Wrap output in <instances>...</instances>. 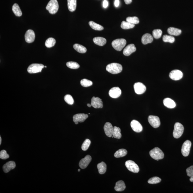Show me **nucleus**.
I'll list each match as a JSON object with an SVG mask.
<instances>
[{
  "label": "nucleus",
  "mask_w": 193,
  "mask_h": 193,
  "mask_svg": "<svg viewBox=\"0 0 193 193\" xmlns=\"http://www.w3.org/2000/svg\"><path fill=\"white\" fill-rule=\"evenodd\" d=\"M122 66L118 63H111L107 65L106 70L108 72L112 74H119L122 71Z\"/></svg>",
  "instance_id": "1"
},
{
  "label": "nucleus",
  "mask_w": 193,
  "mask_h": 193,
  "mask_svg": "<svg viewBox=\"0 0 193 193\" xmlns=\"http://www.w3.org/2000/svg\"><path fill=\"white\" fill-rule=\"evenodd\" d=\"M150 154L152 158L157 161L162 159L164 157V153L158 147H155L150 151Z\"/></svg>",
  "instance_id": "2"
},
{
  "label": "nucleus",
  "mask_w": 193,
  "mask_h": 193,
  "mask_svg": "<svg viewBox=\"0 0 193 193\" xmlns=\"http://www.w3.org/2000/svg\"><path fill=\"white\" fill-rule=\"evenodd\" d=\"M46 9L50 14H56L59 9V5L57 0H51L47 5Z\"/></svg>",
  "instance_id": "3"
},
{
  "label": "nucleus",
  "mask_w": 193,
  "mask_h": 193,
  "mask_svg": "<svg viewBox=\"0 0 193 193\" xmlns=\"http://www.w3.org/2000/svg\"><path fill=\"white\" fill-rule=\"evenodd\" d=\"M126 44V41L124 39H118L114 40L112 43L113 47L115 50L120 51L122 50Z\"/></svg>",
  "instance_id": "4"
},
{
  "label": "nucleus",
  "mask_w": 193,
  "mask_h": 193,
  "mask_svg": "<svg viewBox=\"0 0 193 193\" xmlns=\"http://www.w3.org/2000/svg\"><path fill=\"white\" fill-rule=\"evenodd\" d=\"M184 128L182 125L179 122H176L174 125L173 133L175 138L179 139L181 137L184 131Z\"/></svg>",
  "instance_id": "5"
},
{
  "label": "nucleus",
  "mask_w": 193,
  "mask_h": 193,
  "mask_svg": "<svg viewBox=\"0 0 193 193\" xmlns=\"http://www.w3.org/2000/svg\"><path fill=\"white\" fill-rule=\"evenodd\" d=\"M45 67L43 64L33 63L29 66L27 71L30 74H35L42 72V69Z\"/></svg>",
  "instance_id": "6"
},
{
  "label": "nucleus",
  "mask_w": 193,
  "mask_h": 193,
  "mask_svg": "<svg viewBox=\"0 0 193 193\" xmlns=\"http://www.w3.org/2000/svg\"><path fill=\"white\" fill-rule=\"evenodd\" d=\"M125 166L129 170L134 173H137L140 171L139 167L134 161L128 160L125 162Z\"/></svg>",
  "instance_id": "7"
},
{
  "label": "nucleus",
  "mask_w": 193,
  "mask_h": 193,
  "mask_svg": "<svg viewBox=\"0 0 193 193\" xmlns=\"http://www.w3.org/2000/svg\"><path fill=\"white\" fill-rule=\"evenodd\" d=\"M191 146V142L189 140H186L183 143L181 149V153L183 156H188L190 154Z\"/></svg>",
  "instance_id": "8"
},
{
  "label": "nucleus",
  "mask_w": 193,
  "mask_h": 193,
  "mask_svg": "<svg viewBox=\"0 0 193 193\" xmlns=\"http://www.w3.org/2000/svg\"><path fill=\"white\" fill-rule=\"evenodd\" d=\"M148 121L150 125L154 128H157L161 125L160 121L157 116L150 115L148 118Z\"/></svg>",
  "instance_id": "9"
},
{
  "label": "nucleus",
  "mask_w": 193,
  "mask_h": 193,
  "mask_svg": "<svg viewBox=\"0 0 193 193\" xmlns=\"http://www.w3.org/2000/svg\"><path fill=\"white\" fill-rule=\"evenodd\" d=\"M183 74L181 71L179 70H174L169 73V77L173 80L178 81L182 78Z\"/></svg>",
  "instance_id": "10"
},
{
  "label": "nucleus",
  "mask_w": 193,
  "mask_h": 193,
  "mask_svg": "<svg viewBox=\"0 0 193 193\" xmlns=\"http://www.w3.org/2000/svg\"><path fill=\"white\" fill-rule=\"evenodd\" d=\"M135 93L138 95H141L145 92L146 88L143 83L140 82L136 83L134 85Z\"/></svg>",
  "instance_id": "11"
},
{
  "label": "nucleus",
  "mask_w": 193,
  "mask_h": 193,
  "mask_svg": "<svg viewBox=\"0 0 193 193\" xmlns=\"http://www.w3.org/2000/svg\"><path fill=\"white\" fill-rule=\"evenodd\" d=\"M88 114H75L73 117V121L76 125L78 122H83L88 118Z\"/></svg>",
  "instance_id": "12"
},
{
  "label": "nucleus",
  "mask_w": 193,
  "mask_h": 193,
  "mask_svg": "<svg viewBox=\"0 0 193 193\" xmlns=\"http://www.w3.org/2000/svg\"><path fill=\"white\" fill-rule=\"evenodd\" d=\"M35 38V34L34 32L31 30H29L26 32L25 35V39L27 43H32L34 42Z\"/></svg>",
  "instance_id": "13"
},
{
  "label": "nucleus",
  "mask_w": 193,
  "mask_h": 193,
  "mask_svg": "<svg viewBox=\"0 0 193 193\" xmlns=\"http://www.w3.org/2000/svg\"><path fill=\"white\" fill-rule=\"evenodd\" d=\"M92 160L91 157L90 155H87L85 158L81 159L79 162V166L81 169H85L90 163Z\"/></svg>",
  "instance_id": "14"
},
{
  "label": "nucleus",
  "mask_w": 193,
  "mask_h": 193,
  "mask_svg": "<svg viewBox=\"0 0 193 193\" xmlns=\"http://www.w3.org/2000/svg\"><path fill=\"white\" fill-rule=\"evenodd\" d=\"M91 104L95 108H102L103 107V102L101 99L98 97L93 96L91 99Z\"/></svg>",
  "instance_id": "15"
},
{
  "label": "nucleus",
  "mask_w": 193,
  "mask_h": 193,
  "mask_svg": "<svg viewBox=\"0 0 193 193\" xmlns=\"http://www.w3.org/2000/svg\"><path fill=\"white\" fill-rule=\"evenodd\" d=\"M121 89L118 87H114L112 88L109 92V95L112 98H118L121 94Z\"/></svg>",
  "instance_id": "16"
},
{
  "label": "nucleus",
  "mask_w": 193,
  "mask_h": 193,
  "mask_svg": "<svg viewBox=\"0 0 193 193\" xmlns=\"http://www.w3.org/2000/svg\"><path fill=\"white\" fill-rule=\"evenodd\" d=\"M131 126L133 131L137 133L142 131V126L140 123L136 120H133L131 123Z\"/></svg>",
  "instance_id": "17"
},
{
  "label": "nucleus",
  "mask_w": 193,
  "mask_h": 193,
  "mask_svg": "<svg viewBox=\"0 0 193 193\" xmlns=\"http://www.w3.org/2000/svg\"><path fill=\"white\" fill-rule=\"evenodd\" d=\"M104 129L106 136L109 137H112L113 136L114 127L110 123H106L104 126Z\"/></svg>",
  "instance_id": "18"
},
{
  "label": "nucleus",
  "mask_w": 193,
  "mask_h": 193,
  "mask_svg": "<svg viewBox=\"0 0 193 193\" xmlns=\"http://www.w3.org/2000/svg\"><path fill=\"white\" fill-rule=\"evenodd\" d=\"M136 48L134 44H130L124 49L123 51V54L125 56H130L133 52L136 51Z\"/></svg>",
  "instance_id": "19"
},
{
  "label": "nucleus",
  "mask_w": 193,
  "mask_h": 193,
  "mask_svg": "<svg viewBox=\"0 0 193 193\" xmlns=\"http://www.w3.org/2000/svg\"><path fill=\"white\" fill-rule=\"evenodd\" d=\"M16 166V163L14 161H10L4 165L3 168L4 172L5 173H8L11 170L14 169Z\"/></svg>",
  "instance_id": "20"
},
{
  "label": "nucleus",
  "mask_w": 193,
  "mask_h": 193,
  "mask_svg": "<svg viewBox=\"0 0 193 193\" xmlns=\"http://www.w3.org/2000/svg\"><path fill=\"white\" fill-rule=\"evenodd\" d=\"M153 41V37L151 34L148 33L144 34L142 37V43L143 45L151 43Z\"/></svg>",
  "instance_id": "21"
},
{
  "label": "nucleus",
  "mask_w": 193,
  "mask_h": 193,
  "mask_svg": "<svg viewBox=\"0 0 193 193\" xmlns=\"http://www.w3.org/2000/svg\"><path fill=\"white\" fill-rule=\"evenodd\" d=\"M164 105L169 108H173L176 107V104L175 102L172 99L169 98H166L163 101Z\"/></svg>",
  "instance_id": "22"
},
{
  "label": "nucleus",
  "mask_w": 193,
  "mask_h": 193,
  "mask_svg": "<svg viewBox=\"0 0 193 193\" xmlns=\"http://www.w3.org/2000/svg\"><path fill=\"white\" fill-rule=\"evenodd\" d=\"M126 188L125 182L123 181H119L116 183L114 189L116 191L120 192L124 191Z\"/></svg>",
  "instance_id": "23"
},
{
  "label": "nucleus",
  "mask_w": 193,
  "mask_h": 193,
  "mask_svg": "<svg viewBox=\"0 0 193 193\" xmlns=\"http://www.w3.org/2000/svg\"><path fill=\"white\" fill-rule=\"evenodd\" d=\"M93 41L95 44L100 46L105 45L107 42L106 39L102 37H95L93 39Z\"/></svg>",
  "instance_id": "24"
},
{
  "label": "nucleus",
  "mask_w": 193,
  "mask_h": 193,
  "mask_svg": "<svg viewBox=\"0 0 193 193\" xmlns=\"http://www.w3.org/2000/svg\"><path fill=\"white\" fill-rule=\"evenodd\" d=\"M68 7L70 12L75 10L77 7V0H67Z\"/></svg>",
  "instance_id": "25"
},
{
  "label": "nucleus",
  "mask_w": 193,
  "mask_h": 193,
  "mask_svg": "<svg viewBox=\"0 0 193 193\" xmlns=\"http://www.w3.org/2000/svg\"><path fill=\"white\" fill-rule=\"evenodd\" d=\"M167 32L171 35L178 36L181 34L182 31L180 29L170 27L168 29Z\"/></svg>",
  "instance_id": "26"
},
{
  "label": "nucleus",
  "mask_w": 193,
  "mask_h": 193,
  "mask_svg": "<svg viewBox=\"0 0 193 193\" xmlns=\"http://www.w3.org/2000/svg\"><path fill=\"white\" fill-rule=\"evenodd\" d=\"M97 169L100 174H103L106 173L107 170V165L104 162H102L97 165Z\"/></svg>",
  "instance_id": "27"
},
{
  "label": "nucleus",
  "mask_w": 193,
  "mask_h": 193,
  "mask_svg": "<svg viewBox=\"0 0 193 193\" xmlns=\"http://www.w3.org/2000/svg\"><path fill=\"white\" fill-rule=\"evenodd\" d=\"M73 47L74 49L79 53H85L87 52L86 48L79 44H74Z\"/></svg>",
  "instance_id": "28"
},
{
  "label": "nucleus",
  "mask_w": 193,
  "mask_h": 193,
  "mask_svg": "<svg viewBox=\"0 0 193 193\" xmlns=\"http://www.w3.org/2000/svg\"><path fill=\"white\" fill-rule=\"evenodd\" d=\"M12 11L16 16H20L22 15L21 9L17 4L15 3L13 5Z\"/></svg>",
  "instance_id": "29"
},
{
  "label": "nucleus",
  "mask_w": 193,
  "mask_h": 193,
  "mask_svg": "<svg viewBox=\"0 0 193 193\" xmlns=\"http://www.w3.org/2000/svg\"><path fill=\"white\" fill-rule=\"evenodd\" d=\"M127 154V151L125 149H121L118 150L114 154V156L116 158H120L125 156Z\"/></svg>",
  "instance_id": "30"
},
{
  "label": "nucleus",
  "mask_w": 193,
  "mask_h": 193,
  "mask_svg": "<svg viewBox=\"0 0 193 193\" xmlns=\"http://www.w3.org/2000/svg\"><path fill=\"white\" fill-rule=\"evenodd\" d=\"M121 130L119 127L114 126V127L113 136L114 138L118 139H120L122 137V135L121 133Z\"/></svg>",
  "instance_id": "31"
},
{
  "label": "nucleus",
  "mask_w": 193,
  "mask_h": 193,
  "mask_svg": "<svg viewBox=\"0 0 193 193\" xmlns=\"http://www.w3.org/2000/svg\"><path fill=\"white\" fill-rule=\"evenodd\" d=\"M89 24L92 28L96 31H102L104 29L102 26L93 21L89 22Z\"/></svg>",
  "instance_id": "32"
},
{
  "label": "nucleus",
  "mask_w": 193,
  "mask_h": 193,
  "mask_svg": "<svg viewBox=\"0 0 193 193\" xmlns=\"http://www.w3.org/2000/svg\"><path fill=\"white\" fill-rule=\"evenodd\" d=\"M135 25L129 22H128L122 21L121 23V28L124 30H128L133 28Z\"/></svg>",
  "instance_id": "33"
},
{
  "label": "nucleus",
  "mask_w": 193,
  "mask_h": 193,
  "mask_svg": "<svg viewBox=\"0 0 193 193\" xmlns=\"http://www.w3.org/2000/svg\"><path fill=\"white\" fill-rule=\"evenodd\" d=\"M56 43V41L54 38H49L45 41V45L47 48H51L54 46Z\"/></svg>",
  "instance_id": "34"
},
{
  "label": "nucleus",
  "mask_w": 193,
  "mask_h": 193,
  "mask_svg": "<svg viewBox=\"0 0 193 193\" xmlns=\"http://www.w3.org/2000/svg\"><path fill=\"white\" fill-rule=\"evenodd\" d=\"M67 67L72 69H77L79 68V65L78 63L74 62H69L66 63Z\"/></svg>",
  "instance_id": "35"
},
{
  "label": "nucleus",
  "mask_w": 193,
  "mask_h": 193,
  "mask_svg": "<svg viewBox=\"0 0 193 193\" xmlns=\"http://www.w3.org/2000/svg\"><path fill=\"white\" fill-rule=\"evenodd\" d=\"M163 41L165 42H169L173 43L175 41L174 37L171 35H165L163 37Z\"/></svg>",
  "instance_id": "36"
},
{
  "label": "nucleus",
  "mask_w": 193,
  "mask_h": 193,
  "mask_svg": "<svg viewBox=\"0 0 193 193\" xmlns=\"http://www.w3.org/2000/svg\"><path fill=\"white\" fill-rule=\"evenodd\" d=\"M126 21L133 24H138L139 23V18L136 16L128 17L126 19Z\"/></svg>",
  "instance_id": "37"
},
{
  "label": "nucleus",
  "mask_w": 193,
  "mask_h": 193,
  "mask_svg": "<svg viewBox=\"0 0 193 193\" xmlns=\"http://www.w3.org/2000/svg\"><path fill=\"white\" fill-rule=\"evenodd\" d=\"M91 143V141L89 139H87L85 140V141L83 142V143L82 144V150L83 151H85L88 149L89 148V146H90Z\"/></svg>",
  "instance_id": "38"
},
{
  "label": "nucleus",
  "mask_w": 193,
  "mask_h": 193,
  "mask_svg": "<svg viewBox=\"0 0 193 193\" xmlns=\"http://www.w3.org/2000/svg\"><path fill=\"white\" fill-rule=\"evenodd\" d=\"M81 84L83 87H89L92 85L93 84V83L91 81H89V80L83 79L81 80Z\"/></svg>",
  "instance_id": "39"
},
{
  "label": "nucleus",
  "mask_w": 193,
  "mask_h": 193,
  "mask_svg": "<svg viewBox=\"0 0 193 193\" xmlns=\"http://www.w3.org/2000/svg\"><path fill=\"white\" fill-rule=\"evenodd\" d=\"M162 31L161 30L159 29L154 30L152 32L153 37L155 39L159 38L162 35Z\"/></svg>",
  "instance_id": "40"
},
{
  "label": "nucleus",
  "mask_w": 193,
  "mask_h": 193,
  "mask_svg": "<svg viewBox=\"0 0 193 193\" xmlns=\"http://www.w3.org/2000/svg\"><path fill=\"white\" fill-rule=\"evenodd\" d=\"M64 100L66 102L70 105H72L74 103V100L71 95H66L64 97Z\"/></svg>",
  "instance_id": "41"
},
{
  "label": "nucleus",
  "mask_w": 193,
  "mask_h": 193,
  "mask_svg": "<svg viewBox=\"0 0 193 193\" xmlns=\"http://www.w3.org/2000/svg\"><path fill=\"white\" fill-rule=\"evenodd\" d=\"M161 181V179L158 177H154L151 178L148 181L149 184H154L159 183Z\"/></svg>",
  "instance_id": "42"
},
{
  "label": "nucleus",
  "mask_w": 193,
  "mask_h": 193,
  "mask_svg": "<svg viewBox=\"0 0 193 193\" xmlns=\"http://www.w3.org/2000/svg\"><path fill=\"white\" fill-rule=\"evenodd\" d=\"M9 156L5 150H3L0 152V158L3 160H6L9 158Z\"/></svg>",
  "instance_id": "43"
},
{
  "label": "nucleus",
  "mask_w": 193,
  "mask_h": 193,
  "mask_svg": "<svg viewBox=\"0 0 193 193\" xmlns=\"http://www.w3.org/2000/svg\"><path fill=\"white\" fill-rule=\"evenodd\" d=\"M187 175L189 177L193 176V166H191L186 169Z\"/></svg>",
  "instance_id": "44"
},
{
  "label": "nucleus",
  "mask_w": 193,
  "mask_h": 193,
  "mask_svg": "<svg viewBox=\"0 0 193 193\" xmlns=\"http://www.w3.org/2000/svg\"><path fill=\"white\" fill-rule=\"evenodd\" d=\"M108 5V3L107 0H104L103 3V6L104 8H107Z\"/></svg>",
  "instance_id": "45"
},
{
  "label": "nucleus",
  "mask_w": 193,
  "mask_h": 193,
  "mask_svg": "<svg viewBox=\"0 0 193 193\" xmlns=\"http://www.w3.org/2000/svg\"><path fill=\"white\" fill-rule=\"evenodd\" d=\"M119 0H115L114 2V5L116 7H118L119 6Z\"/></svg>",
  "instance_id": "46"
},
{
  "label": "nucleus",
  "mask_w": 193,
  "mask_h": 193,
  "mask_svg": "<svg viewBox=\"0 0 193 193\" xmlns=\"http://www.w3.org/2000/svg\"><path fill=\"white\" fill-rule=\"evenodd\" d=\"M126 5H129L131 3L132 0H124Z\"/></svg>",
  "instance_id": "47"
},
{
  "label": "nucleus",
  "mask_w": 193,
  "mask_h": 193,
  "mask_svg": "<svg viewBox=\"0 0 193 193\" xmlns=\"http://www.w3.org/2000/svg\"><path fill=\"white\" fill-rule=\"evenodd\" d=\"M190 181L191 182H193V176H192V177H190Z\"/></svg>",
  "instance_id": "48"
},
{
  "label": "nucleus",
  "mask_w": 193,
  "mask_h": 193,
  "mask_svg": "<svg viewBox=\"0 0 193 193\" xmlns=\"http://www.w3.org/2000/svg\"><path fill=\"white\" fill-rule=\"evenodd\" d=\"M87 106L88 107H91L92 106L91 104H89H89H87Z\"/></svg>",
  "instance_id": "49"
},
{
  "label": "nucleus",
  "mask_w": 193,
  "mask_h": 193,
  "mask_svg": "<svg viewBox=\"0 0 193 193\" xmlns=\"http://www.w3.org/2000/svg\"><path fill=\"white\" fill-rule=\"evenodd\" d=\"M1 143H2V138L1 136H0V145L1 144Z\"/></svg>",
  "instance_id": "50"
},
{
  "label": "nucleus",
  "mask_w": 193,
  "mask_h": 193,
  "mask_svg": "<svg viewBox=\"0 0 193 193\" xmlns=\"http://www.w3.org/2000/svg\"><path fill=\"white\" fill-rule=\"evenodd\" d=\"M80 170H80V169H78V172H79L80 171Z\"/></svg>",
  "instance_id": "51"
},
{
  "label": "nucleus",
  "mask_w": 193,
  "mask_h": 193,
  "mask_svg": "<svg viewBox=\"0 0 193 193\" xmlns=\"http://www.w3.org/2000/svg\"><path fill=\"white\" fill-rule=\"evenodd\" d=\"M45 67L46 68V67H47V66H45Z\"/></svg>",
  "instance_id": "52"
}]
</instances>
